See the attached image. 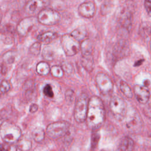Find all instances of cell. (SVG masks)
<instances>
[{"mask_svg":"<svg viewBox=\"0 0 151 151\" xmlns=\"http://www.w3.org/2000/svg\"><path fill=\"white\" fill-rule=\"evenodd\" d=\"M17 143V147L22 151H28L31 147V142L27 139L20 138Z\"/></svg>","mask_w":151,"mask_h":151,"instance_id":"cell-24","label":"cell"},{"mask_svg":"<svg viewBox=\"0 0 151 151\" xmlns=\"http://www.w3.org/2000/svg\"><path fill=\"white\" fill-rule=\"evenodd\" d=\"M144 60H140L137 61L135 63H134V66H139L140 65H141L142 64V63L143 62Z\"/></svg>","mask_w":151,"mask_h":151,"instance_id":"cell-39","label":"cell"},{"mask_svg":"<svg viewBox=\"0 0 151 151\" xmlns=\"http://www.w3.org/2000/svg\"><path fill=\"white\" fill-rule=\"evenodd\" d=\"M4 120L3 118L1 116H0V127H1V125L4 123Z\"/></svg>","mask_w":151,"mask_h":151,"instance_id":"cell-40","label":"cell"},{"mask_svg":"<svg viewBox=\"0 0 151 151\" xmlns=\"http://www.w3.org/2000/svg\"><path fill=\"white\" fill-rule=\"evenodd\" d=\"M0 151H10L9 149H7L2 145L0 144Z\"/></svg>","mask_w":151,"mask_h":151,"instance_id":"cell-37","label":"cell"},{"mask_svg":"<svg viewBox=\"0 0 151 151\" xmlns=\"http://www.w3.org/2000/svg\"><path fill=\"white\" fill-rule=\"evenodd\" d=\"M42 55L44 59L47 61H51L54 59V53L52 48L50 46H46L44 48L42 52Z\"/></svg>","mask_w":151,"mask_h":151,"instance_id":"cell-26","label":"cell"},{"mask_svg":"<svg viewBox=\"0 0 151 151\" xmlns=\"http://www.w3.org/2000/svg\"><path fill=\"white\" fill-rule=\"evenodd\" d=\"M120 89L122 93L126 97L130 99L133 97V92L130 87L127 84V83L123 80H122L120 83Z\"/></svg>","mask_w":151,"mask_h":151,"instance_id":"cell-22","label":"cell"},{"mask_svg":"<svg viewBox=\"0 0 151 151\" xmlns=\"http://www.w3.org/2000/svg\"><path fill=\"white\" fill-rule=\"evenodd\" d=\"M89 129L97 130L104 123L105 120V109L103 101L97 96L89 99L86 120Z\"/></svg>","mask_w":151,"mask_h":151,"instance_id":"cell-1","label":"cell"},{"mask_svg":"<svg viewBox=\"0 0 151 151\" xmlns=\"http://www.w3.org/2000/svg\"><path fill=\"white\" fill-rule=\"evenodd\" d=\"M89 99L87 94L83 93L78 96L75 104L74 117L78 123H83L86 120Z\"/></svg>","mask_w":151,"mask_h":151,"instance_id":"cell-3","label":"cell"},{"mask_svg":"<svg viewBox=\"0 0 151 151\" xmlns=\"http://www.w3.org/2000/svg\"><path fill=\"white\" fill-rule=\"evenodd\" d=\"M133 91L136 99L140 103L145 104L148 102L150 94L146 87L140 85H136L134 86Z\"/></svg>","mask_w":151,"mask_h":151,"instance_id":"cell-12","label":"cell"},{"mask_svg":"<svg viewBox=\"0 0 151 151\" xmlns=\"http://www.w3.org/2000/svg\"><path fill=\"white\" fill-rule=\"evenodd\" d=\"M41 0H29L25 5V11L29 14H34L42 6Z\"/></svg>","mask_w":151,"mask_h":151,"instance_id":"cell-15","label":"cell"},{"mask_svg":"<svg viewBox=\"0 0 151 151\" xmlns=\"http://www.w3.org/2000/svg\"><path fill=\"white\" fill-rule=\"evenodd\" d=\"M78 14L83 17L90 18L96 13V6L92 1H87L80 4L78 8Z\"/></svg>","mask_w":151,"mask_h":151,"instance_id":"cell-11","label":"cell"},{"mask_svg":"<svg viewBox=\"0 0 151 151\" xmlns=\"http://www.w3.org/2000/svg\"><path fill=\"white\" fill-rule=\"evenodd\" d=\"M41 51V43L40 42H35L33 43L29 47V52L34 55H38Z\"/></svg>","mask_w":151,"mask_h":151,"instance_id":"cell-28","label":"cell"},{"mask_svg":"<svg viewBox=\"0 0 151 151\" xmlns=\"http://www.w3.org/2000/svg\"><path fill=\"white\" fill-rule=\"evenodd\" d=\"M36 19L34 17H27L21 19L17 26V31L21 36H25L34 26Z\"/></svg>","mask_w":151,"mask_h":151,"instance_id":"cell-9","label":"cell"},{"mask_svg":"<svg viewBox=\"0 0 151 151\" xmlns=\"http://www.w3.org/2000/svg\"><path fill=\"white\" fill-rule=\"evenodd\" d=\"M78 42H82L87 38V32L85 28H78L73 30L70 34Z\"/></svg>","mask_w":151,"mask_h":151,"instance_id":"cell-19","label":"cell"},{"mask_svg":"<svg viewBox=\"0 0 151 151\" xmlns=\"http://www.w3.org/2000/svg\"><path fill=\"white\" fill-rule=\"evenodd\" d=\"M127 46L123 41L117 43V45L114 48V54L118 57H122L127 51Z\"/></svg>","mask_w":151,"mask_h":151,"instance_id":"cell-25","label":"cell"},{"mask_svg":"<svg viewBox=\"0 0 151 151\" xmlns=\"http://www.w3.org/2000/svg\"><path fill=\"white\" fill-rule=\"evenodd\" d=\"M10 88H11V85L8 81L6 80H4L1 81L0 84V91L2 93H6L9 90Z\"/></svg>","mask_w":151,"mask_h":151,"instance_id":"cell-29","label":"cell"},{"mask_svg":"<svg viewBox=\"0 0 151 151\" xmlns=\"http://www.w3.org/2000/svg\"><path fill=\"white\" fill-rule=\"evenodd\" d=\"M92 42L88 38L83 40L80 44V50L82 52V55H92L93 52Z\"/></svg>","mask_w":151,"mask_h":151,"instance_id":"cell-17","label":"cell"},{"mask_svg":"<svg viewBox=\"0 0 151 151\" xmlns=\"http://www.w3.org/2000/svg\"><path fill=\"white\" fill-rule=\"evenodd\" d=\"M32 136L35 142H41L45 137V132L41 127H37L33 130Z\"/></svg>","mask_w":151,"mask_h":151,"instance_id":"cell-23","label":"cell"},{"mask_svg":"<svg viewBox=\"0 0 151 151\" xmlns=\"http://www.w3.org/2000/svg\"><path fill=\"white\" fill-rule=\"evenodd\" d=\"M4 59L8 63H12L14 61L15 57L12 51H9L4 54Z\"/></svg>","mask_w":151,"mask_h":151,"instance_id":"cell-31","label":"cell"},{"mask_svg":"<svg viewBox=\"0 0 151 151\" xmlns=\"http://www.w3.org/2000/svg\"><path fill=\"white\" fill-rule=\"evenodd\" d=\"M43 93L44 95L47 97H52L54 96V93L51 86L50 84H46L43 89Z\"/></svg>","mask_w":151,"mask_h":151,"instance_id":"cell-30","label":"cell"},{"mask_svg":"<svg viewBox=\"0 0 151 151\" xmlns=\"http://www.w3.org/2000/svg\"><path fill=\"white\" fill-rule=\"evenodd\" d=\"M144 5L148 15L151 17V0H145Z\"/></svg>","mask_w":151,"mask_h":151,"instance_id":"cell-35","label":"cell"},{"mask_svg":"<svg viewBox=\"0 0 151 151\" xmlns=\"http://www.w3.org/2000/svg\"><path fill=\"white\" fill-rule=\"evenodd\" d=\"M61 43L64 52L67 56L76 55L80 49V44L71 34H64L61 38Z\"/></svg>","mask_w":151,"mask_h":151,"instance_id":"cell-6","label":"cell"},{"mask_svg":"<svg viewBox=\"0 0 151 151\" xmlns=\"http://www.w3.org/2000/svg\"><path fill=\"white\" fill-rule=\"evenodd\" d=\"M97 86L103 94H110L113 90V83L109 76L103 73H99L96 76Z\"/></svg>","mask_w":151,"mask_h":151,"instance_id":"cell-8","label":"cell"},{"mask_svg":"<svg viewBox=\"0 0 151 151\" xmlns=\"http://www.w3.org/2000/svg\"><path fill=\"white\" fill-rule=\"evenodd\" d=\"M39 22L45 25H53L57 24L60 19V13L52 9H42L37 15Z\"/></svg>","mask_w":151,"mask_h":151,"instance_id":"cell-7","label":"cell"},{"mask_svg":"<svg viewBox=\"0 0 151 151\" xmlns=\"http://www.w3.org/2000/svg\"><path fill=\"white\" fill-rule=\"evenodd\" d=\"M148 103H149V107H150V110H151V95H150V98H149V99Z\"/></svg>","mask_w":151,"mask_h":151,"instance_id":"cell-41","label":"cell"},{"mask_svg":"<svg viewBox=\"0 0 151 151\" xmlns=\"http://www.w3.org/2000/svg\"><path fill=\"white\" fill-rule=\"evenodd\" d=\"M150 81H149V80H147V79L145 80L144 81H143L144 86H145V87H147L150 85Z\"/></svg>","mask_w":151,"mask_h":151,"instance_id":"cell-38","label":"cell"},{"mask_svg":"<svg viewBox=\"0 0 151 151\" xmlns=\"http://www.w3.org/2000/svg\"><path fill=\"white\" fill-rule=\"evenodd\" d=\"M57 37V33L52 31H47L42 34H40L37 37V39L40 42L47 44L51 42Z\"/></svg>","mask_w":151,"mask_h":151,"instance_id":"cell-16","label":"cell"},{"mask_svg":"<svg viewBox=\"0 0 151 151\" xmlns=\"http://www.w3.org/2000/svg\"><path fill=\"white\" fill-rule=\"evenodd\" d=\"M139 33L143 38L148 37L151 34V24L149 22L141 23L139 27Z\"/></svg>","mask_w":151,"mask_h":151,"instance_id":"cell-21","label":"cell"},{"mask_svg":"<svg viewBox=\"0 0 151 151\" xmlns=\"http://www.w3.org/2000/svg\"><path fill=\"white\" fill-rule=\"evenodd\" d=\"M61 67L64 72L67 73H71L73 71V67L71 64L68 62L64 61L62 63Z\"/></svg>","mask_w":151,"mask_h":151,"instance_id":"cell-32","label":"cell"},{"mask_svg":"<svg viewBox=\"0 0 151 151\" xmlns=\"http://www.w3.org/2000/svg\"><path fill=\"white\" fill-rule=\"evenodd\" d=\"M99 140V134L97 133H94L91 136V148L94 149L97 145Z\"/></svg>","mask_w":151,"mask_h":151,"instance_id":"cell-33","label":"cell"},{"mask_svg":"<svg viewBox=\"0 0 151 151\" xmlns=\"http://www.w3.org/2000/svg\"><path fill=\"white\" fill-rule=\"evenodd\" d=\"M150 51H151V40L150 41Z\"/></svg>","mask_w":151,"mask_h":151,"instance_id":"cell-43","label":"cell"},{"mask_svg":"<svg viewBox=\"0 0 151 151\" xmlns=\"http://www.w3.org/2000/svg\"><path fill=\"white\" fill-rule=\"evenodd\" d=\"M21 130L17 125L11 123H4L0 129V135L6 143H17L21 137Z\"/></svg>","mask_w":151,"mask_h":151,"instance_id":"cell-2","label":"cell"},{"mask_svg":"<svg viewBox=\"0 0 151 151\" xmlns=\"http://www.w3.org/2000/svg\"><path fill=\"white\" fill-rule=\"evenodd\" d=\"M51 68L48 64L45 61L38 63L36 66V71L38 74L41 76H46L50 71Z\"/></svg>","mask_w":151,"mask_h":151,"instance_id":"cell-20","label":"cell"},{"mask_svg":"<svg viewBox=\"0 0 151 151\" xmlns=\"http://www.w3.org/2000/svg\"><path fill=\"white\" fill-rule=\"evenodd\" d=\"M101 151H111V150H108V149H103Z\"/></svg>","mask_w":151,"mask_h":151,"instance_id":"cell-42","label":"cell"},{"mask_svg":"<svg viewBox=\"0 0 151 151\" xmlns=\"http://www.w3.org/2000/svg\"><path fill=\"white\" fill-rule=\"evenodd\" d=\"M109 107L114 117L117 121L123 120L127 114V105L124 100L119 96H113L109 103Z\"/></svg>","mask_w":151,"mask_h":151,"instance_id":"cell-4","label":"cell"},{"mask_svg":"<svg viewBox=\"0 0 151 151\" xmlns=\"http://www.w3.org/2000/svg\"><path fill=\"white\" fill-rule=\"evenodd\" d=\"M82 66L87 71L91 72L94 68V60L92 55H82L81 59Z\"/></svg>","mask_w":151,"mask_h":151,"instance_id":"cell-18","label":"cell"},{"mask_svg":"<svg viewBox=\"0 0 151 151\" xmlns=\"http://www.w3.org/2000/svg\"><path fill=\"white\" fill-rule=\"evenodd\" d=\"M50 72L54 77L57 78H61L64 74V70L59 65H53L50 69Z\"/></svg>","mask_w":151,"mask_h":151,"instance_id":"cell-27","label":"cell"},{"mask_svg":"<svg viewBox=\"0 0 151 151\" xmlns=\"http://www.w3.org/2000/svg\"><path fill=\"white\" fill-rule=\"evenodd\" d=\"M1 15L0 14V23H1Z\"/></svg>","mask_w":151,"mask_h":151,"instance_id":"cell-44","label":"cell"},{"mask_svg":"<svg viewBox=\"0 0 151 151\" xmlns=\"http://www.w3.org/2000/svg\"><path fill=\"white\" fill-rule=\"evenodd\" d=\"M38 105L36 104H31L30 107H29V111L30 113H34L35 112H36L38 110Z\"/></svg>","mask_w":151,"mask_h":151,"instance_id":"cell-36","label":"cell"},{"mask_svg":"<svg viewBox=\"0 0 151 151\" xmlns=\"http://www.w3.org/2000/svg\"><path fill=\"white\" fill-rule=\"evenodd\" d=\"M142 119L137 113H133L127 119L126 122V128L131 132L134 133L140 130L142 125Z\"/></svg>","mask_w":151,"mask_h":151,"instance_id":"cell-10","label":"cell"},{"mask_svg":"<svg viewBox=\"0 0 151 151\" xmlns=\"http://www.w3.org/2000/svg\"><path fill=\"white\" fill-rule=\"evenodd\" d=\"M132 12L130 10H127L126 9L123 12L122 11L119 19L121 26L126 30L130 29L132 26Z\"/></svg>","mask_w":151,"mask_h":151,"instance_id":"cell-13","label":"cell"},{"mask_svg":"<svg viewBox=\"0 0 151 151\" xmlns=\"http://www.w3.org/2000/svg\"><path fill=\"white\" fill-rule=\"evenodd\" d=\"M74 99V91L72 90H67L65 92V99L68 102H72Z\"/></svg>","mask_w":151,"mask_h":151,"instance_id":"cell-34","label":"cell"},{"mask_svg":"<svg viewBox=\"0 0 151 151\" xmlns=\"http://www.w3.org/2000/svg\"><path fill=\"white\" fill-rule=\"evenodd\" d=\"M70 126V123L67 121H57L48 124L46 132L50 137L56 139L66 134L69 130Z\"/></svg>","mask_w":151,"mask_h":151,"instance_id":"cell-5","label":"cell"},{"mask_svg":"<svg viewBox=\"0 0 151 151\" xmlns=\"http://www.w3.org/2000/svg\"><path fill=\"white\" fill-rule=\"evenodd\" d=\"M134 146V141L130 137L126 136L121 139L116 151H132Z\"/></svg>","mask_w":151,"mask_h":151,"instance_id":"cell-14","label":"cell"}]
</instances>
